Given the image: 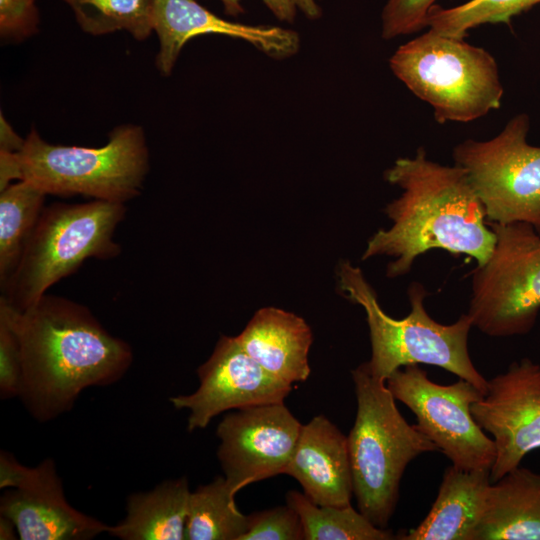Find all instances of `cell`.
<instances>
[{"label":"cell","instance_id":"obj_7","mask_svg":"<svg viewBox=\"0 0 540 540\" xmlns=\"http://www.w3.org/2000/svg\"><path fill=\"white\" fill-rule=\"evenodd\" d=\"M16 155L20 180L46 194L124 204L141 193L149 171L145 135L136 125L115 128L98 148L50 144L31 130Z\"/></svg>","mask_w":540,"mask_h":540},{"label":"cell","instance_id":"obj_12","mask_svg":"<svg viewBox=\"0 0 540 540\" xmlns=\"http://www.w3.org/2000/svg\"><path fill=\"white\" fill-rule=\"evenodd\" d=\"M302 424L283 403L237 409L223 417L216 434L224 477L237 494L249 484L284 474Z\"/></svg>","mask_w":540,"mask_h":540},{"label":"cell","instance_id":"obj_21","mask_svg":"<svg viewBox=\"0 0 540 540\" xmlns=\"http://www.w3.org/2000/svg\"><path fill=\"white\" fill-rule=\"evenodd\" d=\"M46 193L25 180L0 191V286L15 271L38 219Z\"/></svg>","mask_w":540,"mask_h":540},{"label":"cell","instance_id":"obj_15","mask_svg":"<svg viewBox=\"0 0 540 540\" xmlns=\"http://www.w3.org/2000/svg\"><path fill=\"white\" fill-rule=\"evenodd\" d=\"M153 28L160 41L156 66L163 75L171 73L187 41L205 34L246 40L276 59L289 57L299 48V36L295 31L228 21L196 0H154Z\"/></svg>","mask_w":540,"mask_h":540},{"label":"cell","instance_id":"obj_28","mask_svg":"<svg viewBox=\"0 0 540 540\" xmlns=\"http://www.w3.org/2000/svg\"><path fill=\"white\" fill-rule=\"evenodd\" d=\"M21 352L17 334L9 321L0 315V395L2 399L19 394Z\"/></svg>","mask_w":540,"mask_h":540},{"label":"cell","instance_id":"obj_30","mask_svg":"<svg viewBox=\"0 0 540 540\" xmlns=\"http://www.w3.org/2000/svg\"><path fill=\"white\" fill-rule=\"evenodd\" d=\"M227 15L237 16L244 13L240 0H220ZM270 11L281 21L293 23L298 11L307 18L318 19L322 10L317 0H262Z\"/></svg>","mask_w":540,"mask_h":540},{"label":"cell","instance_id":"obj_29","mask_svg":"<svg viewBox=\"0 0 540 540\" xmlns=\"http://www.w3.org/2000/svg\"><path fill=\"white\" fill-rule=\"evenodd\" d=\"M39 24L35 0H0L2 38L21 41L34 35Z\"/></svg>","mask_w":540,"mask_h":540},{"label":"cell","instance_id":"obj_18","mask_svg":"<svg viewBox=\"0 0 540 540\" xmlns=\"http://www.w3.org/2000/svg\"><path fill=\"white\" fill-rule=\"evenodd\" d=\"M490 469L449 466L437 497L422 522L396 537L401 540H474L486 508Z\"/></svg>","mask_w":540,"mask_h":540},{"label":"cell","instance_id":"obj_5","mask_svg":"<svg viewBox=\"0 0 540 540\" xmlns=\"http://www.w3.org/2000/svg\"><path fill=\"white\" fill-rule=\"evenodd\" d=\"M125 214L124 203L97 199L44 207L15 271L1 288L0 299L22 311L86 259L117 257L121 246L114 234Z\"/></svg>","mask_w":540,"mask_h":540},{"label":"cell","instance_id":"obj_4","mask_svg":"<svg viewBox=\"0 0 540 540\" xmlns=\"http://www.w3.org/2000/svg\"><path fill=\"white\" fill-rule=\"evenodd\" d=\"M351 374L357 399L355 422L347 437L353 492L359 511L386 529L406 467L437 447L416 424L405 420L386 382L371 375L365 362Z\"/></svg>","mask_w":540,"mask_h":540},{"label":"cell","instance_id":"obj_11","mask_svg":"<svg viewBox=\"0 0 540 540\" xmlns=\"http://www.w3.org/2000/svg\"><path fill=\"white\" fill-rule=\"evenodd\" d=\"M0 487L12 488L0 498V513L22 540H88L109 527L68 503L52 459L30 468L2 451Z\"/></svg>","mask_w":540,"mask_h":540},{"label":"cell","instance_id":"obj_8","mask_svg":"<svg viewBox=\"0 0 540 540\" xmlns=\"http://www.w3.org/2000/svg\"><path fill=\"white\" fill-rule=\"evenodd\" d=\"M488 224L496 240L489 258L471 273L467 314L487 336H523L540 312V233L526 222Z\"/></svg>","mask_w":540,"mask_h":540},{"label":"cell","instance_id":"obj_26","mask_svg":"<svg viewBox=\"0 0 540 540\" xmlns=\"http://www.w3.org/2000/svg\"><path fill=\"white\" fill-rule=\"evenodd\" d=\"M303 526L288 504L248 515V529L241 540H301Z\"/></svg>","mask_w":540,"mask_h":540},{"label":"cell","instance_id":"obj_25","mask_svg":"<svg viewBox=\"0 0 540 540\" xmlns=\"http://www.w3.org/2000/svg\"><path fill=\"white\" fill-rule=\"evenodd\" d=\"M540 4V0H469L444 8L433 5L426 17V27L442 35L465 38L470 29L483 24L506 23Z\"/></svg>","mask_w":540,"mask_h":540},{"label":"cell","instance_id":"obj_23","mask_svg":"<svg viewBox=\"0 0 540 540\" xmlns=\"http://www.w3.org/2000/svg\"><path fill=\"white\" fill-rule=\"evenodd\" d=\"M286 504L300 517L305 540H389L393 533L375 526L351 504L346 506H320L304 493L291 490Z\"/></svg>","mask_w":540,"mask_h":540},{"label":"cell","instance_id":"obj_20","mask_svg":"<svg viewBox=\"0 0 540 540\" xmlns=\"http://www.w3.org/2000/svg\"><path fill=\"white\" fill-rule=\"evenodd\" d=\"M191 491L185 477L131 494L126 516L106 533L122 540H183Z\"/></svg>","mask_w":540,"mask_h":540},{"label":"cell","instance_id":"obj_13","mask_svg":"<svg viewBox=\"0 0 540 540\" xmlns=\"http://www.w3.org/2000/svg\"><path fill=\"white\" fill-rule=\"evenodd\" d=\"M477 424L493 436L495 482L540 448V364L530 358L512 362L488 380L485 395L471 405Z\"/></svg>","mask_w":540,"mask_h":540},{"label":"cell","instance_id":"obj_17","mask_svg":"<svg viewBox=\"0 0 540 540\" xmlns=\"http://www.w3.org/2000/svg\"><path fill=\"white\" fill-rule=\"evenodd\" d=\"M243 349L269 374L288 384L310 375L312 332L305 320L275 307L259 309L236 336Z\"/></svg>","mask_w":540,"mask_h":540},{"label":"cell","instance_id":"obj_16","mask_svg":"<svg viewBox=\"0 0 540 540\" xmlns=\"http://www.w3.org/2000/svg\"><path fill=\"white\" fill-rule=\"evenodd\" d=\"M284 474L296 479L317 505L351 504L354 492L347 437L323 415L302 425Z\"/></svg>","mask_w":540,"mask_h":540},{"label":"cell","instance_id":"obj_1","mask_svg":"<svg viewBox=\"0 0 540 540\" xmlns=\"http://www.w3.org/2000/svg\"><path fill=\"white\" fill-rule=\"evenodd\" d=\"M0 315L20 344L18 397L38 421L68 412L89 387L117 382L133 362L131 346L70 299L45 294L22 311L0 299Z\"/></svg>","mask_w":540,"mask_h":540},{"label":"cell","instance_id":"obj_19","mask_svg":"<svg viewBox=\"0 0 540 540\" xmlns=\"http://www.w3.org/2000/svg\"><path fill=\"white\" fill-rule=\"evenodd\" d=\"M474 540H540V474L518 466L489 486Z\"/></svg>","mask_w":540,"mask_h":540},{"label":"cell","instance_id":"obj_6","mask_svg":"<svg viewBox=\"0 0 540 540\" xmlns=\"http://www.w3.org/2000/svg\"><path fill=\"white\" fill-rule=\"evenodd\" d=\"M464 39L428 29L389 60L394 75L433 108L440 124L470 122L501 106L504 89L495 58Z\"/></svg>","mask_w":540,"mask_h":540},{"label":"cell","instance_id":"obj_9","mask_svg":"<svg viewBox=\"0 0 540 540\" xmlns=\"http://www.w3.org/2000/svg\"><path fill=\"white\" fill-rule=\"evenodd\" d=\"M527 114L510 119L495 137L467 139L453 149L491 223L526 222L540 233V147L527 142Z\"/></svg>","mask_w":540,"mask_h":540},{"label":"cell","instance_id":"obj_31","mask_svg":"<svg viewBox=\"0 0 540 540\" xmlns=\"http://www.w3.org/2000/svg\"><path fill=\"white\" fill-rule=\"evenodd\" d=\"M25 143L12 129L3 115L0 117V151L17 153L21 151Z\"/></svg>","mask_w":540,"mask_h":540},{"label":"cell","instance_id":"obj_32","mask_svg":"<svg viewBox=\"0 0 540 540\" xmlns=\"http://www.w3.org/2000/svg\"><path fill=\"white\" fill-rule=\"evenodd\" d=\"M13 530L16 528L12 521L1 515L0 521V538L1 539H15Z\"/></svg>","mask_w":540,"mask_h":540},{"label":"cell","instance_id":"obj_2","mask_svg":"<svg viewBox=\"0 0 540 540\" xmlns=\"http://www.w3.org/2000/svg\"><path fill=\"white\" fill-rule=\"evenodd\" d=\"M384 177L402 192L384 209L391 226L368 240L362 260L392 257L386 268L391 279L409 273L415 260L432 249L485 263L496 235L464 168L432 161L420 147L413 157L398 158Z\"/></svg>","mask_w":540,"mask_h":540},{"label":"cell","instance_id":"obj_27","mask_svg":"<svg viewBox=\"0 0 540 540\" xmlns=\"http://www.w3.org/2000/svg\"><path fill=\"white\" fill-rule=\"evenodd\" d=\"M437 0H387L381 15L382 37L394 39L426 28V17Z\"/></svg>","mask_w":540,"mask_h":540},{"label":"cell","instance_id":"obj_14","mask_svg":"<svg viewBox=\"0 0 540 540\" xmlns=\"http://www.w3.org/2000/svg\"><path fill=\"white\" fill-rule=\"evenodd\" d=\"M197 375L200 384L196 391L170 398L174 408L189 411L190 432L206 428L214 417L231 409L283 403L292 391L291 384L261 367L236 336L222 335Z\"/></svg>","mask_w":540,"mask_h":540},{"label":"cell","instance_id":"obj_24","mask_svg":"<svg viewBox=\"0 0 540 540\" xmlns=\"http://www.w3.org/2000/svg\"><path fill=\"white\" fill-rule=\"evenodd\" d=\"M62 1L71 8L80 28L93 36L125 30L135 39L145 40L154 31V0Z\"/></svg>","mask_w":540,"mask_h":540},{"label":"cell","instance_id":"obj_22","mask_svg":"<svg viewBox=\"0 0 540 540\" xmlns=\"http://www.w3.org/2000/svg\"><path fill=\"white\" fill-rule=\"evenodd\" d=\"M235 495L224 476L191 492L185 539L241 540L248 529V515L237 508Z\"/></svg>","mask_w":540,"mask_h":540},{"label":"cell","instance_id":"obj_3","mask_svg":"<svg viewBox=\"0 0 540 540\" xmlns=\"http://www.w3.org/2000/svg\"><path fill=\"white\" fill-rule=\"evenodd\" d=\"M337 278L342 295L365 311L371 342V358L365 364L371 375L386 382L399 368L427 364L471 382L485 395L488 380L469 355L468 336L473 323L467 313L449 325L436 322L425 308L429 292L414 281L407 290L410 313L396 319L381 308L375 290L359 267L349 261L340 262Z\"/></svg>","mask_w":540,"mask_h":540},{"label":"cell","instance_id":"obj_10","mask_svg":"<svg viewBox=\"0 0 540 540\" xmlns=\"http://www.w3.org/2000/svg\"><path fill=\"white\" fill-rule=\"evenodd\" d=\"M386 385L415 414L418 428L452 465L491 470L496 447L472 416L471 405L484 396L474 384L459 378L441 385L430 380L419 364H411L394 371Z\"/></svg>","mask_w":540,"mask_h":540}]
</instances>
